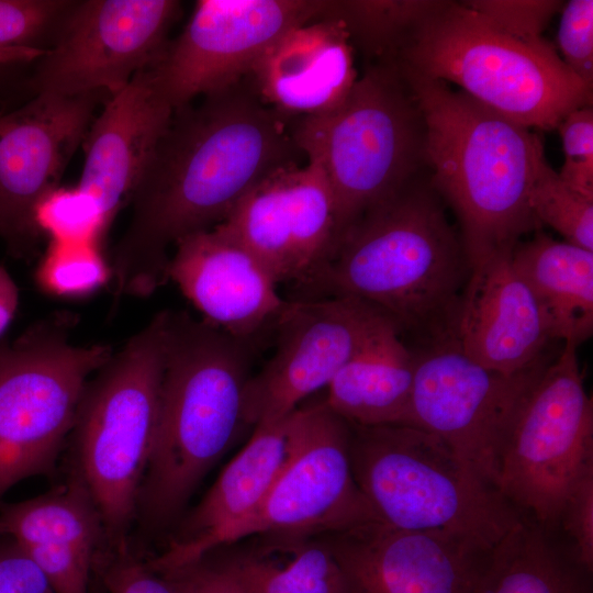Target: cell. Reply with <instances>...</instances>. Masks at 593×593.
Returning <instances> with one entry per match:
<instances>
[{
  "label": "cell",
  "mask_w": 593,
  "mask_h": 593,
  "mask_svg": "<svg viewBox=\"0 0 593 593\" xmlns=\"http://www.w3.org/2000/svg\"><path fill=\"white\" fill-rule=\"evenodd\" d=\"M291 122L245 78L176 109L131 197L112 266L115 294L148 296L166 283L169 249L222 223L257 183L299 164Z\"/></svg>",
  "instance_id": "cell-1"
},
{
  "label": "cell",
  "mask_w": 593,
  "mask_h": 593,
  "mask_svg": "<svg viewBox=\"0 0 593 593\" xmlns=\"http://www.w3.org/2000/svg\"><path fill=\"white\" fill-rule=\"evenodd\" d=\"M469 272L427 170L353 223L292 300L356 298L436 339L449 335Z\"/></svg>",
  "instance_id": "cell-2"
},
{
  "label": "cell",
  "mask_w": 593,
  "mask_h": 593,
  "mask_svg": "<svg viewBox=\"0 0 593 593\" xmlns=\"http://www.w3.org/2000/svg\"><path fill=\"white\" fill-rule=\"evenodd\" d=\"M257 340L238 338L184 311H169L155 439L136 518L174 524L238 430Z\"/></svg>",
  "instance_id": "cell-3"
},
{
  "label": "cell",
  "mask_w": 593,
  "mask_h": 593,
  "mask_svg": "<svg viewBox=\"0 0 593 593\" xmlns=\"http://www.w3.org/2000/svg\"><path fill=\"white\" fill-rule=\"evenodd\" d=\"M398 65L424 113L430 182L458 220L470 267L513 250L540 227L528 200L545 158L540 138L448 83Z\"/></svg>",
  "instance_id": "cell-4"
},
{
  "label": "cell",
  "mask_w": 593,
  "mask_h": 593,
  "mask_svg": "<svg viewBox=\"0 0 593 593\" xmlns=\"http://www.w3.org/2000/svg\"><path fill=\"white\" fill-rule=\"evenodd\" d=\"M394 60L459 86L478 103L530 130L557 128L571 111L592 105V88L551 43L514 38L462 1H443Z\"/></svg>",
  "instance_id": "cell-5"
},
{
  "label": "cell",
  "mask_w": 593,
  "mask_h": 593,
  "mask_svg": "<svg viewBox=\"0 0 593 593\" xmlns=\"http://www.w3.org/2000/svg\"><path fill=\"white\" fill-rule=\"evenodd\" d=\"M291 127L329 182L335 245L365 212L428 170L424 113L395 60L367 63L336 110L293 120Z\"/></svg>",
  "instance_id": "cell-6"
},
{
  "label": "cell",
  "mask_w": 593,
  "mask_h": 593,
  "mask_svg": "<svg viewBox=\"0 0 593 593\" xmlns=\"http://www.w3.org/2000/svg\"><path fill=\"white\" fill-rule=\"evenodd\" d=\"M354 478L382 523L491 550L522 514L445 441L410 425L350 423Z\"/></svg>",
  "instance_id": "cell-7"
},
{
  "label": "cell",
  "mask_w": 593,
  "mask_h": 593,
  "mask_svg": "<svg viewBox=\"0 0 593 593\" xmlns=\"http://www.w3.org/2000/svg\"><path fill=\"white\" fill-rule=\"evenodd\" d=\"M169 310L157 313L89 380L74 428V472L100 512L105 542L136 519L159 414Z\"/></svg>",
  "instance_id": "cell-8"
},
{
  "label": "cell",
  "mask_w": 593,
  "mask_h": 593,
  "mask_svg": "<svg viewBox=\"0 0 593 593\" xmlns=\"http://www.w3.org/2000/svg\"><path fill=\"white\" fill-rule=\"evenodd\" d=\"M74 322L56 314L0 346V499L55 470L89 377L113 354L104 344L75 345Z\"/></svg>",
  "instance_id": "cell-9"
},
{
  "label": "cell",
  "mask_w": 593,
  "mask_h": 593,
  "mask_svg": "<svg viewBox=\"0 0 593 593\" xmlns=\"http://www.w3.org/2000/svg\"><path fill=\"white\" fill-rule=\"evenodd\" d=\"M564 343L533 385L506 435L496 488L544 529L560 525L567 496L593 466V402L577 354Z\"/></svg>",
  "instance_id": "cell-10"
},
{
  "label": "cell",
  "mask_w": 593,
  "mask_h": 593,
  "mask_svg": "<svg viewBox=\"0 0 593 593\" xmlns=\"http://www.w3.org/2000/svg\"><path fill=\"white\" fill-rule=\"evenodd\" d=\"M288 437L287 461L267 496L222 547L254 536L316 537L380 521L354 478L349 422L324 400L303 404L288 417Z\"/></svg>",
  "instance_id": "cell-11"
},
{
  "label": "cell",
  "mask_w": 593,
  "mask_h": 593,
  "mask_svg": "<svg viewBox=\"0 0 593 593\" xmlns=\"http://www.w3.org/2000/svg\"><path fill=\"white\" fill-rule=\"evenodd\" d=\"M553 358L512 374L475 362L449 336L416 354L410 426L445 441L496 490L499 460L528 392ZM499 491V490H497Z\"/></svg>",
  "instance_id": "cell-12"
},
{
  "label": "cell",
  "mask_w": 593,
  "mask_h": 593,
  "mask_svg": "<svg viewBox=\"0 0 593 593\" xmlns=\"http://www.w3.org/2000/svg\"><path fill=\"white\" fill-rule=\"evenodd\" d=\"M180 7L175 0L74 1L35 60L31 92L110 98L157 61Z\"/></svg>",
  "instance_id": "cell-13"
},
{
  "label": "cell",
  "mask_w": 593,
  "mask_h": 593,
  "mask_svg": "<svg viewBox=\"0 0 593 593\" xmlns=\"http://www.w3.org/2000/svg\"><path fill=\"white\" fill-rule=\"evenodd\" d=\"M326 0H199L182 32L147 68L174 109L248 77L287 30L322 16Z\"/></svg>",
  "instance_id": "cell-14"
},
{
  "label": "cell",
  "mask_w": 593,
  "mask_h": 593,
  "mask_svg": "<svg viewBox=\"0 0 593 593\" xmlns=\"http://www.w3.org/2000/svg\"><path fill=\"white\" fill-rule=\"evenodd\" d=\"M290 301L275 328L272 356L246 384V426L287 418L305 399L326 388L391 317L351 296Z\"/></svg>",
  "instance_id": "cell-15"
},
{
  "label": "cell",
  "mask_w": 593,
  "mask_h": 593,
  "mask_svg": "<svg viewBox=\"0 0 593 593\" xmlns=\"http://www.w3.org/2000/svg\"><path fill=\"white\" fill-rule=\"evenodd\" d=\"M104 96L35 93L19 109L0 113V216L12 255H34L42 236L35 206L58 186Z\"/></svg>",
  "instance_id": "cell-16"
},
{
  "label": "cell",
  "mask_w": 593,
  "mask_h": 593,
  "mask_svg": "<svg viewBox=\"0 0 593 593\" xmlns=\"http://www.w3.org/2000/svg\"><path fill=\"white\" fill-rule=\"evenodd\" d=\"M315 538L340 569L342 593H475L490 551L459 536L380 521Z\"/></svg>",
  "instance_id": "cell-17"
},
{
  "label": "cell",
  "mask_w": 593,
  "mask_h": 593,
  "mask_svg": "<svg viewBox=\"0 0 593 593\" xmlns=\"http://www.w3.org/2000/svg\"><path fill=\"white\" fill-rule=\"evenodd\" d=\"M174 248L167 280L204 321L254 340L275 331L291 301L280 295L279 283L237 239L214 226L181 238Z\"/></svg>",
  "instance_id": "cell-18"
},
{
  "label": "cell",
  "mask_w": 593,
  "mask_h": 593,
  "mask_svg": "<svg viewBox=\"0 0 593 593\" xmlns=\"http://www.w3.org/2000/svg\"><path fill=\"white\" fill-rule=\"evenodd\" d=\"M512 251L470 267L449 332L465 355L506 374L537 362L551 340L533 292L513 265Z\"/></svg>",
  "instance_id": "cell-19"
},
{
  "label": "cell",
  "mask_w": 593,
  "mask_h": 593,
  "mask_svg": "<svg viewBox=\"0 0 593 593\" xmlns=\"http://www.w3.org/2000/svg\"><path fill=\"white\" fill-rule=\"evenodd\" d=\"M358 77L345 24L324 14L282 33L246 79L264 103L293 121L336 110Z\"/></svg>",
  "instance_id": "cell-20"
},
{
  "label": "cell",
  "mask_w": 593,
  "mask_h": 593,
  "mask_svg": "<svg viewBox=\"0 0 593 593\" xmlns=\"http://www.w3.org/2000/svg\"><path fill=\"white\" fill-rule=\"evenodd\" d=\"M174 111L145 69L93 119L78 186L98 201L109 226L141 182Z\"/></svg>",
  "instance_id": "cell-21"
},
{
  "label": "cell",
  "mask_w": 593,
  "mask_h": 593,
  "mask_svg": "<svg viewBox=\"0 0 593 593\" xmlns=\"http://www.w3.org/2000/svg\"><path fill=\"white\" fill-rule=\"evenodd\" d=\"M292 166L257 183L216 226L247 248L278 283L295 287L323 261L329 221L315 197L291 183Z\"/></svg>",
  "instance_id": "cell-22"
},
{
  "label": "cell",
  "mask_w": 593,
  "mask_h": 593,
  "mask_svg": "<svg viewBox=\"0 0 593 593\" xmlns=\"http://www.w3.org/2000/svg\"><path fill=\"white\" fill-rule=\"evenodd\" d=\"M288 417L253 427L246 445L183 518L164 552L148 560L153 569L168 572L198 561L222 547L257 510L287 461Z\"/></svg>",
  "instance_id": "cell-23"
},
{
  "label": "cell",
  "mask_w": 593,
  "mask_h": 593,
  "mask_svg": "<svg viewBox=\"0 0 593 593\" xmlns=\"http://www.w3.org/2000/svg\"><path fill=\"white\" fill-rule=\"evenodd\" d=\"M388 318L326 387L325 404L361 426L409 425L416 353Z\"/></svg>",
  "instance_id": "cell-24"
},
{
  "label": "cell",
  "mask_w": 593,
  "mask_h": 593,
  "mask_svg": "<svg viewBox=\"0 0 593 593\" xmlns=\"http://www.w3.org/2000/svg\"><path fill=\"white\" fill-rule=\"evenodd\" d=\"M512 261L528 284L551 339L579 347L593 334V251L537 233Z\"/></svg>",
  "instance_id": "cell-25"
},
{
  "label": "cell",
  "mask_w": 593,
  "mask_h": 593,
  "mask_svg": "<svg viewBox=\"0 0 593 593\" xmlns=\"http://www.w3.org/2000/svg\"><path fill=\"white\" fill-rule=\"evenodd\" d=\"M261 542L206 553L242 593H342L340 569L315 537L258 536Z\"/></svg>",
  "instance_id": "cell-26"
},
{
  "label": "cell",
  "mask_w": 593,
  "mask_h": 593,
  "mask_svg": "<svg viewBox=\"0 0 593 593\" xmlns=\"http://www.w3.org/2000/svg\"><path fill=\"white\" fill-rule=\"evenodd\" d=\"M475 593H593L592 572L522 516L488 552Z\"/></svg>",
  "instance_id": "cell-27"
},
{
  "label": "cell",
  "mask_w": 593,
  "mask_h": 593,
  "mask_svg": "<svg viewBox=\"0 0 593 593\" xmlns=\"http://www.w3.org/2000/svg\"><path fill=\"white\" fill-rule=\"evenodd\" d=\"M0 536L24 548H70L96 556L105 542L98 506L81 478L43 495L0 504Z\"/></svg>",
  "instance_id": "cell-28"
},
{
  "label": "cell",
  "mask_w": 593,
  "mask_h": 593,
  "mask_svg": "<svg viewBox=\"0 0 593 593\" xmlns=\"http://www.w3.org/2000/svg\"><path fill=\"white\" fill-rule=\"evenodd\" d=\"M443 0H328L323 15L339 19L367 63L394 60L411 34Z\"/></svg>",
  "instance_id": "cell-29"
},
{
  "label": "cell",
  "mask_w": 593,
  "mask_h": 593,
  "mask_svg": "<svg viewBox=\"0 0 593 593\" xmlns=\"http://www.w3.org/2000/svg\"><path fill=\"white\" fill-rule=\"evenodd\" d=\"M72 3L0 0V66L35 61L52 45Z\"/></svg>",
  "instance_id": "cell-30"
},
{
  "label": "cell",
  "mask_w": 593,
  "mask_h": 593,
  "mask_svg": "<svg viewBox=\"0 0 593 593\" xmlns=\"http://www.w3.org/2000/svg\"><path fill=\"white\" fill-rule=\"evenodd\" d=\"M528 200L540 226L548 225L567 243L593 251V199L563 182L546 158L538 165Z\"/></svg>",
  "instance_id": "cell-31"
},
{
  "label": "cell",
  "mask_w": 593,
  "mask_h": 593,
  "mask_svg": "<svg viewBox=\"0 0 593 593\" xmlns=\"http://www.w3.org/2000/svg\"><path fill=\"white\" fill-rule=\"evenodd\" d=\"M98 243L49 242L36 280L45 292L63 298H82L100 289L112 269Z\"/></svg>",
  "instance_id": "cell-32"
},
{
  "label": "cell",
  "mask_w": 593,
  "mask_h": 593,
  "mask_svg": "<svg viewBox=\"0 0 593 593\" xmlns=\"http://www.w3.org/2000/svg\"><path fill=\"white\" fill-rule=\"evenodd\" d=\"M35 224L49 242L103 245L109 225L98 201L80 186L55 187L34 210Z\"/></svg>",
  "instance_id": "cell-33"
},
{
  "label": "cell",
  "mask_w": 593,
  "mask_h": 593,
  "mask_svg": "<svg viewBox=\"0 0 593 593\" xmlns=\"http://www.w3.org/2000/svg\"><path fill=\"white\" fill-rule=\"evenodd\" d=\"M93 571L109 593H178L167 575L133 551L128 539L104 544L96 553Z\"/></svg>",
  "instance_id": "cell-34"
},
{
  "label": "cell",
  "mask_w": 593,
  "mask_h": 593,
  "mask_svg": "<svg viewBox=\"0 0 593 593\" xmlns=\"http://www.w3.org/2000/svg\"><path fill=\"white\" fill-rule=\"evenodd\" d=\"M462 3L503 33L529 43L544 40V30L563 5L556 0H467Z\"/></svg>",
  "instance_id": "cell-35"
},
{
  "label": "cell",
  "mask_w": 593,
  "mask_h": 593,
  "mask_svg": "<svg viewBox=\"0 0 593 593\" xmlns=\"http://www.w3.org/2000/svg\"><path fill=\"white\" fill-rule=\"evenodd\" d=\"M564 163L558 172L569 187L593 199V110L583 107L558 124Z\"/></svg>",
  "instance_id": "cell-36"
},
{
  "label": "cell",
  "mask_w": 593,
  "mask_h": 593,
  "mask_svg": "<svg viewBox=\"0 0 593 593\" xmlns=\"http://www.w3.org/2000/svg\"><path fill=\"white\" fill-rule=\"evenodd\" d=\"M560 12V57L580 80L593 88V1L571 0Z\"/></svg>",
  "instance_id": "cell-37"
},
{
  "label": "cell",
  "mask_w": 593,
  "mask_h": 593,
  "mask_svg": "<svg viewBox=\"0 0 593 593\" xmlns=\"http://www.w3.org/2000/svg\"><path fill=\"white\" fill-rule=\"evenodd\" d=\"M560 525L572 540V555L593 571V466L571 488L561 514ZM559 525V526H560Z\"/></svg>",
  "instance_id": "cell-38"
},
{
  "label": "cell",
  "mask_w": 593,
  "mask_h": 593,
  "mask_svg": "<svg viewBox=\"0 0 593 593\" xmlns=\"http://www.w3.org/2000/svg\"><path fill=\"white\" fill-rule=\"evenodd\" d=\"M0 593H55L24 548L7 536H0Z\"/></svg>",
  "instance_id": "cell-39"
},
{
  "label": "cell",
  "mask_w": 593,
  "mask_h": 593,
  "mask_svg": "<svg viewBox=\"0 0 593 593\" xmlns=\"http://www.w3.org/2000/svg\"><path fill=\"white\" fill-rule=\"evenodd\" d=\"M160 573L172 581L178 593H242L208 556L186 567Z\"/></svg>",
  "instance_id": "cell-40"
},
{
  "label": "cell",
  "mask_w": 593,
  "mask_h": 593,
  "mask_svg": "<svg viewBox=\"0 0 593 593\" xmlns=\"http://www.w3.org/2000/svg\"><path fill=\"white\" fill-rule=\"evenodd\" d=\"M18 302V288L8 271L0 266V337L12 321Z\"/></svg>",
  "instance_id": "cell-41"
},
{
  "label": "cell",
  "mask_w": 593,
  "mask_h": 593,
  "mask_svg": "<svg viewBox=\"0 0 593 593\" xmlns=\"http://www.w3.org/2000/svg\"><path fill=\"white\" fill-rule=\"evenodd\" d=\"M0 238L4 240V243L8 245L9 243V232L7 230V226L4 225L1 216H0Z\"/></svg>",
  "instance_id": "cell-42"
}]
</instances>
